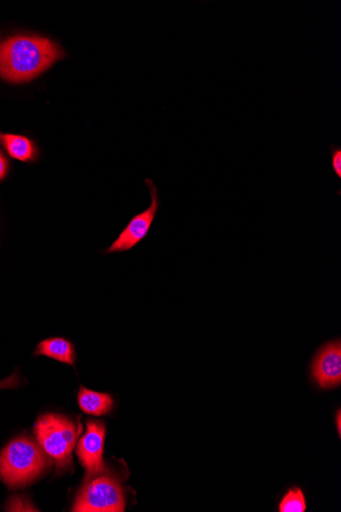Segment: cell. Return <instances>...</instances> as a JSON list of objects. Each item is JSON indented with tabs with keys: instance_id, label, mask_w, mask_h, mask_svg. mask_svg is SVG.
Listing matches in <instances>:
<instances>
[{
	"instance_id": "6da1fadb",
	"label": "cell",
	"mask_w": 341,
	"mask_h": 512,
	"mask_svg": "<svg viewBox=\"0 0 341 512\" xmlns=\"http://www.w3.org/2000/svg\"><path fill=\"white\" fill-rule=\"evenodd\" d=\"M63 58L62 50L51 39L16 35L0 41V78L29 82Z\"/></svg>"
},
{
	"instance_id": "7a4b0ae2",
	"label": "cell",
	"mask_w": 341,
	"mask_h": 512,
	"mask_svg": "<svg viewBox=\"0 0 341 512\" xmlns=\"http://www.w3.org/2000/svg\"><path fill=\"white\" fill-rule=\"evenodd\" d=\"M47 465L46 453L39 443L20 437L0 453V480L10 488H21L38 479Z\"/></svg>"
},
{
	"instance_id": "3957f363",
	"label": "cell",
	"mask_w": 341,
	"mask_h": 512,
	"mask_svg": "<svg viewBox=\"0 0 341 512\" xmlns=\"http://www.w3.org/2000/svg\"><path fill=\"white\" fill-rule=\"evenodd\" d=\"M79 431L69 418L54 413L40 416L34 428L39 445L56 462L59 470L70 467Z\"/></svg>"
},
{
	"instance_id": "277c9868",
	"label": "cell",
	"mask_w": 341,
	"mask_h": 512,
	"mask_svg": "<svg viewBox=\"0 0 341 512\" xmlns=\"http://www.w3.org/2000/svg\"><path fill=\"white\" fill-rule=\"evenodd\" d=\"M126 500L120 483L105 473L92 476L78 493L73 511L122 512Z\"/></svg>"
},
{
	"instance_id": "5b68a950",
	"label": "cell",
	"mask_w": 341,
	"mask_h": 512,
	"mask_svg": "<svg viewBox=\"0 0 341 512\" xmlns=\"http://www.w3.org/2000/svg\"><path fill=\"white\" fill-rule=\"evenodd\" d=\"M151 194V206L143 212L135 215L123 229L118 239L107 250L108 254H116L130 251L136 247L146 236L155 221L160 208V196L157 186L151 179L145 180Z\"/></svg>"
},
{
	"instance_id": "8992f818",
	"label": "cell",
	"mask_w": 341,
	"mask_h": 512,
	"mask_svg": "<svg viewBox=\"0 0 341 512\" xmlns=\"http://www.w3.org/2000/svg\"><path fill=\"white\" fill-rule=\"evenodd\" d=\"M86 427L78 443L77 455L87 474L92 477L106 472L103 457L106 426L101 422L88 421Z\"/></svg>"
},
{
	"instance_id": "52a82bcc",
	"label": "cell",
	"mask_w": 341,
	"mask_h": 512,
	"mask_svg": "<svg viewBox=\"0 0 341 512\" xmlns=\"http://www.w3.org/2000/svg\"><path fill=\"white\" fill-rule=\"evenodd\" d=\"M312 374L323 389L338 387L341 383V342L334 340L324 345L317 353Z\"/></svg>"
},
{
	"instance_id": "ba28073f",
	"label": "cell",
	"mask_w": 341,
	"mask_h": 512,
	"mask_svg": "<svg viewBox=\"0 0 341 512\" xmlns=\"http://www.w3.org/2000/svg\"><path fill=\"white\" fill-rule=\"evenodd\" d=\"M80 408L87 414L103 416L111 412L114 400L111 395L81 388L78 395Z\"/></svg>"
},
{
	"instance_id": "9c48e42d",
	"label": "cell",
	"mask_w": 341,
	"mask_h": 512,
	"mask_svg": "<svg viewBox=\"0 0 341 512\" xmlns=\"http://www.w3.org/2000/svg\"><path fill=\"white\" fill-rule=\"evenodd\" d=\"M42 355L69 365L75 364V350L73 345L63 338H51L42 341L35 351Z\"/></svg>"
},
{
	"instance_id": "30bf717a",
	"label": "cell",
	"mask_w": 341,
	"mask_h": 512,
	"mask_svg": "<svg viewBox=\"0 0 341 512\" xmlns=\"http://www.w3.org/2000/svg\"><path fill=\"white\" fill-rule=\"evenodd\" d=\"M0 144L4 146L9 155L19 161L28 162L35 156V149L25 136L0 133Z\"/></svg>"
},
{
	"instance_id": "8fae6325",
	"label": "cell",
	"mask_w": 341,
	"mask_h": 512,
	"mask_svg": "<svg viewBox=\"0 0 341 512\" xmlns=\"http://www.w3.org/2000/svg\"><path fill=\"white\" fill-rule=\"evenodd\" d=\"M306 508L304 493L299 488L290 489L279 505L280 512H305Z\"/></svg>"
},
{
	"instance_id": "7c38bea8",
	"label": "cell",
	"mask_w": 341,
	"mask_h": 512,
	"mask_svg": "<svg viewBox=\"0 0 341 512\" xmlns=\"http://www.w3.org/2000/svg\"><path fill=\"white\" fill-rule=\"evenodd\" d=\"M331 157V165L334 173L337 177L341 178V148L339 146L332 145L329 149Z\"/></svg>"
},
{
	"instance_id": "4fadbf2b",
	"label": "cell",
	"mask_w": 341,
	"mask_h": 512,
	"mask_svg": "<svg viewBox=\"0 0 341 512\" xmlns=\"http://www.w3.org/2000/svg\"><path fill=\"white\" fill-rule=\"evenodd\" d=\"M20 384V378L18 374L12 375L10 378L0 381V390L13 389L18 387Z\"/></svg>"
},
{
	"instance_id": "5bb4252c",
	"label": "cell",
	"mask_w": 341,
	"mask_h": 512,
	"mask_svg": "<svg viewBox=\"0 0 341 512\" xmlns=\"http://www.w3.org/2000/svg\"><path fill=\"white\" fill-rule=\"evenodd\" d=\"M9 165L8 161L3 155L2 152H0V181H2L8 174Z\"/></svg>"
},
{
	"instance_id": "9a60e30c",
	"label": "cell",
	"mask_w": 341,
	"mask_h": 512,
	"mask_svg": "<svg viewBox=\"0 0 341 512\" xmlns=\"http://www.w3.org/2000/svg\"><path fill=\"white\" fill-rule=\"evenodd\" d=\"M337 426H338V432L340 434V411L337 412Z\"/></svg>"
}]
</instances>
